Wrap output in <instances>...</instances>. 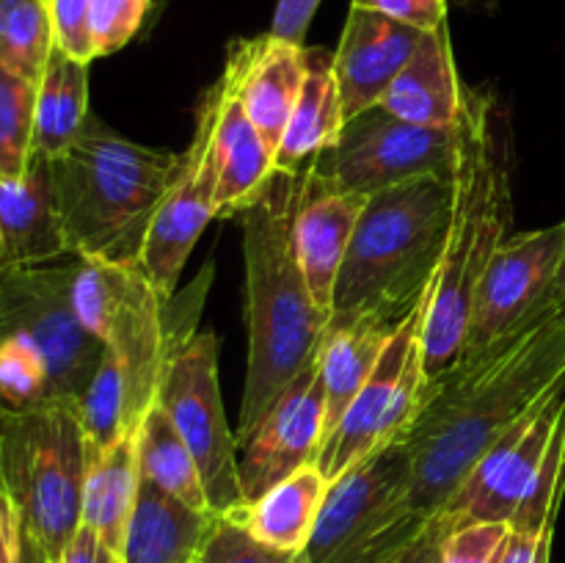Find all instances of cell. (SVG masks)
Listing matches in <instances>:
<instances>
[{
  "label": "cell",
  "mask_w": 565,
  "mask_h": 563,
  "mask_svg": "<svg viewBox=\"0 0 565 563\" xmlns=\"http://www.w3.org/2000/svg\"><path fill=\"white\" fill-rule=\"evenodd\" d=\"M565 392V309L550 296L524 320L425 384L406 436L414 506L436 519L511 425Z\"/></svg>",
  "instance_id": "cell-1"
},
{
  "label": "cell",
  "mask_w": 565,
  "mask_h": 563,
  "mask_svg": "<svg viewBox=\"0 0 565 563\" xmlns=\"http://www.w3.org/2000/svg\"><path fill=\"white\" fill-rule=\"evenodd\" d=\"M312 188V163L276 171L263 196L237 219L246 259L248 373L237 445L248 439L285 386L318 353L329 312L315 304L296 254V219Z\"/></svg>",
  "instance_id": "cell-2"
},
{
  "label": "cell",
  "mask_w": 565,
  "mask_h": 563,
  "mask_svg": "<svg viewBox=\"0 0 565 563\" xmlns=\"http://www.w3.org/2000/svg\"><path fill=\"white\" fill-rule=\"evenodd\" d=\"M489 94L467 92L458 119L452 219L423 323L425 381L463 357L480 279L511 230V163Z\"/></svg>",
  "instance_id": "cell-3"
},
{
  "label": "cell",
  "mask_w": 565,
  "mask_h": 563,
  "mask_svg": "<svg viewBox=\"0 0 565 563\" xmlns=\"http://www.w3.org/2000/svg\"><path fill=\"white\" fill-rule=\"evenodd\" d=\"M177 169L180 155L130 141L88 116L75 144L50 160L72 257L138 268Z\"/></svg>",
  "instance_id": "cell-4"
},
{
  "label": "cell",
  "mask_w": 565,
  "mask_h": 563,
  "mask_svg": "<svg viewBox=\"0 0 565 563\" xmlns=\"http://www.w3.org/2000/svg\"><path fill=\"white\" fill-rule=\"evenodd\" d=\"M452 219V177H419L367 196L337 276L331 318L401 323L430 290Z\"/></svg>",
  "instance_id": "cell-5"
},
{
  "label": "cell",
  "mask_w": 565,
  "mask_h": 563,
  "mask_svg": "<svg viewBox=\"0 0 565 563\" xmlns=\"http://www.w3.org/2000/svg\"><path fill=\"white\" fill-rule=\"evenodd\" d=\"M77 257L0 270V408H75L105 346L72 309Z\"/></svg>",
  "instance_id": "cell-6"
},
{
  "label": "cell",
  "mask_w": 565,
  "mask_h": 563,
  "mask_svg": "<svg viewBox=\"0 0 565 563\" xmlns=\"http://www.w3.org/2000/svg\"><path fill=\"white\" fill-rule=\"evenodd\" d=\"M0 464L22 533L58 563L81 528L88 442L75 408H0Z\"/></svg>",
  "instance_id": "cell-7"
},
{
  "label": "cell",
  "mask_w": 565,
  "mask_h": 563,
  "mask_svg": "<svg viewBox=\"0 0 565 563\" xmlns=\"http://www.w3.org/2000/svg\"><path fill=\"white\" fill-rule=\"evenodd\" d=\"M430 522L414 506L406 439L390 442L331 480L307 557L309 563H390Z\"/></svg>",
  "instance_id": "cell-8"
},
{
  "label": "cell",
  "mask_w": 565,
  "mask_h": 563,
  "mask_svg": "<svg viewBox=\"0 0 565 563\" xmlns=\"http://www.w3.org/2000/svg\"><path fill=\"white\" fill-rule=\"evenodd\" d=\"M199 304L177 320L154 403L191 447L215 517H235L246 506L237 472V439L221 401L218 340L213 331H196Z\"/></svg>",
  "instance_id": "cell-9"
},
{
  "label": "cell",
  "mask_w": 565,
  "mask_h": 563,
  "mask_svg": "<svg viewBox=\"0 0 565 563\" xmlns=\"http://www.w3.org/2000/svg\"><path fill=\"white\" fill-rule=\"evenodd\" d=\"M456 160L458 125H412L373 105L351 116L340 141L312 160V180L326 191L373 196L419 177H452Z\"/></svg>",
  "instance_id": "cell-10"
},
{
  "label": "cell",
  "mask_w": 565,
  "mask_h": 563,
  "mask_svg": "<svg viewBox=\"0 0 565 563\" xmlns=\"http://www.w3.org/2000/svg\"><path fill=\"white\" fill-rule=\"evenodd\" d=\"M215 116L210 97L204 99L199 116L196 136L191 147L180 155V169L169 193L160 202L147 241L141 248V274L163 301L177 293L182 268L191 257L193 246L215 219V196H218V160H215Z\"/></svg>",
  "instance_id": "cell-11"
},
{
  "label": "cell",
  "mask_w": 565,
  "mask_h": 563,
  "mask_svg": "<svg viewBox=\"0 0 565 563\" xmlns=\"http://www.w3.org/2000/svg\"><path fill=\"white\" fill-rule=\"evenodd\" d=\"M563 419L565 392L511 425L469 469L439 517L452 528L469 522H500L511 528V519L533 489Z\"/></svg>",
  "instance_id": "cell-12"
},
{
  "label": "cell",
  "mask_w": 565,
  "mask_h": 563,
  "mask_svg": "<svg viewBox=\"0 0 565 563\" xmlns=\"http://www.w3.org/2000/svg\"><path fill=\"white\" fill-rule=\"evenodd\" d=\"M326 442V397L318 353L285 386L263 423L237 445V472L246 502H254L301 467L318 464Z\"/></svg>",
  "instance_id": "cell-13"
},
{
  "label": "cell",
  "mask_w": 565,
  "mask_h": 563,
  "mask_svg": "<svg viewBox=\"0 0 565 563\" xmlns=\"http://www.w3.org/2000/svg\"><path fill=\"white\" fill-rule=\"evenodd\" d=\"M563 248L565 221L546 230L511 235L497 248L475 293L463 353L489 346L550 296Z\"/></svg>",
  "instance_id": "cell-14"
},
{
  "label": "cell",
  "mask_w": 565,
  "mask_h": 563,
  "mask_svg": "<svg viewBox=\"0 0 565 563\" xmlns=\"http://www.w3.org/2000/svg\"><path fill=\"white\" fill-rule=\"evenodd\" d=\"M434 290V285H430ZM430 290L423 301L403 318L392 340L386 342L379 364L373 368L370 379L364 381L356 401L348 406L345 417L334 428V434L326 439L320 450L318 467L326 480H337L342 472L362 461L364 456L375 453L390 442H401V425H397V384H401L403 368L408 362V353L423 337L425 312H428Z\"/></svg>",
  "instance_id": "cell-15"
},
{
  "label": "cell",
  "mask_w": 565,
  "mask_h": 563,
  "mask_svg": "<svg viewBox=\"0 0 565 563\" xmlns=\"http://www.w3.org/2000/svg\"><path fill=\"white\" fill-rule=\"evenodd\" d=\"M307 64V44L287 42L270 31L257 39H241L230 47L224 77L274 155L301 94Z\"/></svg>",
  "instance_id": "cell-16"
},
{
  "label": "cell",
  "mask_w": 565,
  "mask_h": 563,
  "mask_svg": "<svg viewBox=\"0 0 565 563\" xmlns=\"http://www.w3.org/2000/svg\"><path fill=\"white\" fill-rule=\"evenodd\" d=\"M425 33L428 31L397 22L379 11L351 6L340 47L334 53V75L345 121L373 105H381Z\"/></svg>",
  "instance_id": "cell-17"
},
{
  "label": "cell",
  "mask_w": 565,
  "mask_h": 563,
  "mask_svg": "<svg viewBox=\"0 0 565 563\" xmlns=\"http://www.w3.org/2000/svg\"><path fill=\"white\" fill-rule=\"evenodd\" d=\"M72 257L53 191L50 160L33 155L28 174L0 182V270Z\"/></svg>",
  "instance_id": "cell-18"
},
{
  "label": "cell",
  "mask_w": 565,
  "mask_h": 563,
  "mask_svg": "<svg viewBox=\"0 0 565 563\" xmlns=\"http://www.w3.org/2000/svg\"><path fill=\"white\" fill-rule=\"evenodd\" d=\"M207 97L213 103V141L218 160L215 219H237L274 180L276 160L224 75L210 88Z\"/></svg>",
  "instance_id": "cell-19"
},
{
  "label": "cell",
  "mask_w": 565,
  "mask_h": 563,
  "mask_svg": "<svg viewBox=\"0 0 565 563\" xmlns=\"http://www.w3.org/2000/svg\"><path fill=\"white\" fill-rule=\"evenodd\" d=\"M367 196L334 193L312 180L296 219V254L315 304L331 315L337 276L351 246L353 230Z\"/></svg>",
  "instance_id": "cell-20"
},
{
  "label": "cell",
  "mask_w": 565,
  "mask_h": 563,
  "mask_svg": "<svg viewBox=\"0 0 565 563\" xmlns=\"http://www.w3.org/2000/svg\"><path fill=\"white\" fill-rule=\"evenodd\" d=\"M401 323H390V320L375 318V315L329 318L318 348L320 384H323L326 397V439L334 434L340 419L345 417L348 406L356 401L364 381L370 379L386 342L392 340Z\"/></svg>",
  "instance_id": "cell-21"
},
{
  "label": "cell",
  "mask_w": 565,
  "mask_h": 563,
  "mask_svg": "<svg viewBox=\"0 0 565 563\" xmlns=\"http://www.w3.org/2000/svg\"><path fill=\"white\" fill-rule=\"evenodd\" d=\"M463 99H467V88L458 81L445 25L439 31L425 33L381 105L397 119H406L412 125L456 127L463 114Z\"/></svg>",
  "instance_id": "cell-22"
},
{
  "label": "cell",
  "mask_w": 565,
  "mask_h": 563,
  "mask_svg": "<svg viewBox=\"0 0 565 563\" xmlns=\"http://www.w3.org/2000/svg\"><path fill=\"white\" fill-rule=\"evenodd\" d=\"M215 513L196 511L141 478L121 563H196Z\"/></svg>",
  "instance_id": "cell-23"
},
{
  "label": "cell",
  "mask_w": 565,
  "mask_h": 563,
  "mask_svg": "<svg viewBox=\"0 0 565 563\" xmlns=\"http://www.w3.org/2000/svg\"><path fill=\"white\" fill-rule=\"evenodd\" d=\"M342 127H345V108L337 86L334 53L309 50L301 94L274 155L276 171H298L318 160L326 149L340 141Z\"/></svg>",
  "instance_id": "cell-24"
},
{
  "label": "cell",
  "mask_w": 565,
  "mask_h": 563,
  "mask_svg": "<svg viewBox=\"0 0 565 563\" xmlns=\"http://www.w3.org/2000/svg\"><path fill=\"white\" fill-rule=\"evenodd\" d=\"M138 491H141V469H138L136 434L103 450L88 447L81 524L94 530L119 555L130 519L136 513Z\"/></svg>",
  "instance_id": "cell-25"
},
{
  "label": "cell",
  "mask_w": 565,
  "mask_h": 563,
  "mask_svg": "<svg viewBox=\"0 0 565 563\" xmlns=\"http://www.w3.org/2000/svg\"><path fill=\"white\" fill-rule=\"evenodd\" d=\"M326 491H329V480L320 472L318 464H309L254 502H246L230 519H237L263 544L285 552H307Z\"/></svg>",
  "instance_id": "cell-26"
},
{
  "label": "cell",
  "mask_w": 565,
  "mask_h": 563,
  "mask_svg": "<svg viewBox=\"0 0 565 563\" xmlns=\"http://www.w3.org/2000/svg\"><path fill=\"white\" fill-rule=\"evenodd\" d=\"M88 116V64L53 47L36 83L33 155L58 158L81 136Z\"/></svg>",
  "instance_id": "cell-27"
},
{
  "label": "cell",
  "mask_w": 565,
  "mask_h": 563,
  "mask_svg": "<svg viewBox=\"0 0 565 563\" xmlns=\"http://www.w3.org/2000/svg\"><path fill=\"white\" fill-rule=\"evenodd\" d=\"M136 445L138 469H141L143 480L163 489L166 495L177 497L185 506L196 508V511L213 513L196 458H193L188 442L182 439L180 431L174 428L171 417L158 403L149 408L147 417L138 425Z\"/></svg>",
  "instance_id": "cell-28"
},
{
  "label": "cell",
  "mask_w": 565,
  "mask_h": 563,
  "mask_svg": "<svg viewBox=\"0 0 565 563\" xmlns=\"http://www.w3.org/2000/svg\"><path fill=\"white\" fill-rule=\"evenodd\" d=\"M53 47L47 0H0V64L39 83Z\"/></svg>",
  "instance_id": "cell-29"
},
{
  "label": "cell",
  "mask_w": 565,
  "mask_h": 563,
  "mask_svg": "<svg viewBox=\"0 0 565 563\" xmlns=\"http://www.w3.org/2000/svg\"><path fill=\"white\" fill-rule=\"evenodd\" d=\"M36 81L0 64V182H17L33 163Z\"/></svg>",
  "instance_id": "cell-30"
},
{
  "label": "cell",
  "mask_w": 565,
  "mask_h": 563,
  "mask_svg": "<svg viewBox=\"0 0 565 563\" xmlns=\"http://www.w3.org/2000/svg\"><path fill=\"white\" fill-rule=\"evenodd\" d=\"M196 563H309L307 552H285L254 539L237 519L215 517Z\"/></svg>",
  "instance_id": "cell-31"
},
{
  "label": "cell",
  "mask_w": 565,
  "mask_h": 563,
  "mask_svg": "<svg viewBox=\"0 0 565 563\" xmlns=\"http://www.w3.org/2000/svg\"><path fill=\"white\" fill-rule=\"evenodd\" d=\"M149 6L152 0H94L92 20H88L94 59L125 47L147 20Z\"/></svg>",
  "instance_id": "cell-32"
},
{
  "label": "cell",
  "mask_w": 565,
  "mask_h": 563,
  "mask_svg": "<svg viewBox=\"0 0 565 563\" xmlns=\"http://www.w3.org/2000/svg\"><path fill=\"white\" fill-rule=\"evenodd\" d=\"M513 530L500 522H469L450 528L439 563H502Z\"/></svg>",
  "instance_id": "cell-33"
},
{
  "label": "cell",
  "mask_w": 565,
  "mask_h": 563,
  "mask_svg": "<svg viewBox=\"0 0 565 563\" xmlns=\"http://www.w3.org/2000/svg\"><path fill=\"white\" fill-rule=\"evenodd\" d=\"M92 3L94 0H47L55 47L75 55V59L86 61V64L94 61L92 28H88V20H92Z\"/></svg>",
  "instance_id": "cell-34"
},
{
  "label": "cell",
  "mask_w": 565,
  "mask_h": 563,
  "mask_svg": "<svg viewBox=\"0 0 565 563\" xmlns=\"http://www.w3.org/2000/svg\"><path fill=\"white\" fill-rule=\"evenodd\" d=\"M351 6L379 11L419 31H439L447 25V0H351Z\"/></svg>",
  "instance_id": "cell-35"
},
{
  "label": "cell",
  "mask_w": 565,
  "mask_h": 563,
  "mask_svg": "<svg viewBox=\"0 0 565 563\" xmlns=\"http://www.w3.org/2000/svg\"><path fill=\"white\" fill-rule=\"evenodd\" d=\"M318 6L320 0H279L276 3L270 33L279 39H287V42L303 44V36H307V28L312 25V17L318 11Z\"/></svg>",
  "instance_id": "cell-36"
},
{
  "label": "cell",
  "mask_w": 565,
  "mask_h": 563,
  "mask_svg": "<svg viewBox=\"0 0 565 563\" xmlns=\"http://www.w3.org/2000/svg\"><path fill=\"white\" fill-rule=\"evenodd\" d=\"M22 561V522L9 484H0V563Z\"/></svg>",
  "instance_id": "cell-37"
},
{
  "label": "cell",
  "mask_w": 565,
  "mask_h": 563,
  "mask_svg": "<svg viewBox=\"0 0 565 563\" xmlns=\"http://www.w3.org/2000/svg\"><path fill=\"white\" fill-rule=\"evenodd\" d=\"M58 563H121V555L116 550H110L94 530L81 524L75 539L66 544L64 555L58 557Z\"/></svg>",
  "instance_id": "cell-38"
},
{
  "label": "cell",
  "mask_w": 565,
  "mask_h": 563,
  "mask_svg": "<svg viewBox=\"0 0 565 563\" xmlns=\"http://www.w3.org/2000/svg\"><path fill=\"white\" fill-rule=\"evenodd\" d=\"M452 524L445 517H436L434 522L425 528V533L419 535L414 544H408L406 550L397 557H392L390 563H439L441 561V544H445V535Z\"/></svg>",
  "instance_id": "cell-39"
},
{
  "label": "cell",
  "mask_w": 565,
  "mask_h": 563,
  "mask_svg": "<svg viewBox=\"0 0 565 563\" xmlns=\"http://www.w3.org/2000/svg\"><path fill=\"white\" fill-rule=\"evenodd\" d=\"M552 530H546V533H539V535L511 533V544H508L502 563H550Z\"/></svg>",
  "instance_id": "cell-40"
},
{
  "label": "cell",
  "mask_w": 565,
  "mask_h": 563,
  "mask_svg": "<svg viewBox=\"0 0 565 563\" xmlns=\"http://www.w3.org/2000/svg\"><path fill=\"white\" fill-rule=\"evenodd\" d=\"M550 298L557 304V307L565 309V248H563L561 265H557L555 282H552V287H550Z\"/></svg>",
  "instance_id": "cell-41"
},
{
  "label": "cell",
  "mask_w": 565,
  "mask_h": 563,
  "mask_svg": "<svg viewBox=\"0 0 565 563\" xmlns=\"http://www.w3.org/2000/svg\"><path fill=\"white\" fill-rule=\"evenodd\" d=\"M42 563H47V561H42Z\"/></svg>",
  "instance_id": "cell-42"
}]
</instances>
